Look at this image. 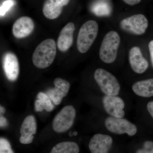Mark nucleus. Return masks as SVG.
Here are the masks:
<instances>
[{
  "label": "nucleus",
  "mask_w": 153,
  "mask_h": 153,
  "mask_svg": "<svg viewBox=\"0 0 153 153\" xmlns=\"http://www.w3.org/2000/svg\"><path fill=\"white\" fill-rule=\"evenodd\" d=\"M94 78L103 93L105 95L117 96L120 86L114 75L102 68H98L94 72Z\"/></svg>",
  "instance_id": "obj_4"
},
{
  "label": "nucleus",
  "mask_w": 153,
  "mask_h": 153,
  "mask_svg": "<svg viewBox=\"0 0 153 153\" xmlns=\"http://www.w3.org/2000/svg\"><path fill=\"white\" fill-rule=\"evenodd\" d=\"M56 45L53 39L42 41L36 47L32 57L34 65L38 68L44 69L53 63L56 55Z\"/></svg>",
  "instance_id": "obj_1"
},
{
  "label": "nucleus",
  "mask_w": 153,
  "mask_h": 153,
  "mask_svg": "<svg viewBox=\"0 0 153 153\" xmlns=\"http://www.w3.org/2000/svg\"><path fill=\"white\" fill-rule=\"evenodd\" d=\"M70 0H46L43 8V13L47 19L53 20L58 18L62 13L64 6Z\"/></svg>",
  "instance_id": "obj_14"
},
{
  "label": "nucleus",
  "mask_w": 153,
  "mask_h": 153,
  "mask_svg": "<svg viewBox=\"0 0 153 153\" xmlns=\"http://www.w3.org/2000/svg\"><path fill=\"white\" fill-rule=\"evenodd\" d=\"M120 43L119 35L115 31H110L105 36L100 49V57L105 63H111L115 60Z\"/></svg>",
  "instance_id": "obj_2"
},
{
  "label": "nucleus",
  "mask_w": 153,
  "mask_h": 153,
  "mask_svg": "<svg viewBox=\"0 0 153 153\" xmlns=\"http://www.w3.org/2000/svg\"><path fill=\"white\" fill-rule=\"evenodd\" d=\"M149 48L150 54L151 61L153 66V40L151 41L149 43Z\"/></svg>",
  "instance_id": "obj_25"
},
{
  "label": "nucleus",
  "mask_w": 153,
  "mask_h": 153,
  "mask_svg": "<svg viewBox=\"0 0 153 153\" xmlns=\"http://www.w3.org/2000/svg\"><path fill=\"white\" fill-rule=\"evenodd\" d=\"M54 84L55 88L49 89L47 91V94L54 104L59 105L68 93L70 83L65 79L57 78L54 80Z\"/></svg>",
  "instance_id": "obj_10"
},
{
  "label": "nucleus",
  "mask_w": 153,
  "mask_h": 153,
  "mask_svg": "<svg viewBox=\"0 0 153 153\" xmlns=\"http://www.w3.org/2000/svg\"><path fill=\"white\" fill-rule=\"evenodd\" d=\"M14 4L13 0H6L1 6L0 15L1 17L4 16Z\"/></svg>",
  "instance_id": "obj_22"
},
{
  "label": "nucleus",
  "mask_w": 153,
  "mask_h": 153,
  "mask_svg": "<svg viewBox=\"0 0 153 153\" xmlns=\"http://www.w3.org/2000/svg\"><path fill=\"white\" fill-rule=\"evenodd\" d=\"M38 99L35 101V110L37 112H41L44 110L49 112L54 109V105L48 95L43 92H39L37 95Z\"/></svg>",
  "instance_id": "obj_18"
},
{
  "label": "nucleus",
  "mask_w": 153,
  "mask_h": 153,
  "mask_svg": "<svg viewBox=\"0 0 153 153\" xmlns=\"http://www.w3.org/2000/svg\"><path fill=\"white\" fill-rule=\"evenodd\" d=\"M104 108L111 116L123 118L125 116V103L120 97L116 96H104L102 99Z\"/></svg>",
  "instance_id": "obj_8"
},
{
  "label": "nucleus",
  "mask_w": 153,
  "mask_h": 153,
  "mask_svg": "<svg viewBox=\"0 0 153 153\" xmlns=\"http://www.w3.org/2000/svg\"><path fill=\"white\" fill-rule=\"evenodd\" d=\"M105 125L110 132L118 134L126 133L133 136L137 131L135 125L122 118L109 117L105 120Z\"/></svg>",
  "instance_id": "obj_6"
},
{
  "label": "nucleus",
  "mask_w": 153,
  "mask_h": 153,
  "mask_svg": "<svg viewBox=\"0 0 153 153\" xmlns=\"http://www.w3.org/2000/svg\"><path fill=\"white\" fill-rule=\"evenodd\" d=\"M73 135L74 136H76L77 135V133L76 132V131H74V132L73 133Z\"/></svg>",
  "instance_id": "obj_30"
},
{
  "label": "nucleus",
  "mask_w": 153,
  "mask_h": 153,
  "mask_svg": "<svg viewBox=\"0 0 153 153\" xmlns=\"http://www.w3.org/2000/svg\"><path fill=\"white\" fill-rule=\"evenodd\" d=\"M98 25L94 20L85 22L79 29L76 47L80 53H85L88 51L97 37Z\"/></svg>",
  "instance_id": "obj_3"
},
{
  "label": "nucleus",
  "mask_w": 153,
  "mask_h": 153,
  "mask_svg": "<svg viewBox=\"0 0 153 153\" xmlns=\"http://www.w3.org/2000/svg\"><path fill=\"white\" fill-rule=\"evenodd\" d=\"M129 61L132 70L137 74H142L149 67L148 61L143 56L138 47L131 48L129 52Z\"/></svg>",
  "instance_id": "obj_11"
},
{
  "label": "nucleus",
  "mask_w": 153,
  "mask_h": 153,
  "mask_svg": "<svg viewBox=\"0 0 153 153\" xmlns=\"http://www.w3.org/2000/svg\"><path fill=\"white\" fill-rule=\"evenodd\" d=\"M37 126L36 119L33 115L27 117L23 121L20 129L22 137L34 138L33 135L36 134Z\"/></svg>",
  "instance_id": "obj_17"
},
{
  "label": "nucleus",
  "mask_w": 153,
  "mask_h": 153,
  "mask_svg": "<svg viewBox=\"0 0 153 153\" xmlns=\"http://www.w3.org/2000/svg\"><path fill=\"white\" fill-rule=\"evenodd\" d=\"M126 4L129 5L134 6L139 4L141 0H123Z\"/></svg>",
  "instance_id": "obj_24"
},
{
  "label": "nucleus",
  "mask_w": 153,
  "mask_h": 153,
  "mask_svg": "<svg viewBox=\"0 0 153 153\" xmlns=\"http://www.w3.org/2000/svg\"><path fill=\"white\" fill-rule=\"evenodd\" d=\"M74 25L72 22L67 24L60 31L57 40V46L61 52L67 51L73 43V34L75 30Z\"/></svg>",
  "instance_id": "obj_15"
},
{
  "label": "nucleus",
  "mask_w": 153,
  "mask_h": 153,
  "mask_svg": "<svg viewBox=\"0 0 153 153\" xmlns=\"http://www.w3.org/2000/svg\"><path fill=\"white\" fill-rule=\"evenodd\" d=\"M79 149L76 143L71 142H64L55 145L51 153H78Z\"/></svg>",
  "instance_id": "obj_20"
},
{
  "label": "nucleus",
  "mask_w": 153,
  "mask_h": 153,
  "mask_svg": "<svg viewBox=\"0 0 153 153\" xmlns=\"http://www.w3.org/2000/svg\"><path fill=\"white\" fill-rule=\"evenodd\" d=\"M147 109L150 114L153 118V101H151L148 103Z\"/></svg>",
  "instance_id": "obj_27"
},
{
  "label": "nucleus",
  "mask_w": 153,
  "mask_h": 153,
  "mask_svg": "<svg viewBox=\"0 0 153 153\" xmlns=\"http://www.w3.org/2000/svg\"><path fill=\"white\" fill-rule=\"evenodd\" d=\"M0 112H1V114H3L5 112V109L1 106V107H0Z\"/></svg>",
  "instance_id": "obj_28"
},
{
  "label": "nucleus",
  "mask_w": 153,
  "mask_h": 153,
  "mask_svg": "<svg viewBox=\"0 0 153 153\" xmlns=\"http://www.w3.org/2000/svg\"><path fill=\"white\" fill-rule=\"evenodd\" d=\"M69 136L70 137H72L73 136H74L73 135V133H72V132H70L69 133Z\"/></svg>",
  "instance_id": "obj_29"
},
{
  "label": "nucleus",
  "mask_w": 153,
  "mask_h": 153,
  "mask_svg": "<svg viewBox=\"0 0 153 153\" xmlns=\"http://www.w3.org/2000/svg\"><path fill=\"white\" fill-rule=\"evenodd\" d=\"M120 27L128 33L136 35H141L146 32L148 27V21L142 14H137L123 19L120 22Z\"/></svg>",
  "instance_id": "obj_7"
},
{
  "label": "nucleus",
  "mask_w": 153,
  "mask_h": 153,
  "mask_svg": "<svg viewBox=\"0 0 153 153\" xmlns=\"http://www.w3.org/2000/svg\"><path fill=\"white\" fill-rule=\"evenodd\" d=\"M8 123L7 119L2 116L0 117V127L1 128L5 127L7 126Z\"/></svg>",
  "instance_id": "obj_26"
},
{
  "label": "nucleus",
  "mask_w": 153,
  "mask_h": 153,
  "mask_svg": "<svg viewBox=\"0 0 153 153\" xmlns=\"http://www.w3.org/2000/svg\"><path fill=\"white\" fill-rule=\"evenodd\" d=\"M0 153H13L11 145L7 140L1 138L0 139Z\"/></svg>",
  "instance_id": "obj_21"
},
{
  "label": "nucleus",
  "mask_w": 153,
  "mask_h": 153,
  "mask_svg": "<svg viewBox=\"0 0 153 153\" xmlns=\"http://www.w3.org/2000/svg\"><path fill=\"white\" fill-rule=\"evenodd\" d=\"M3 68L6 76L10 81H15L19 76V66L18 58L12 52H7L4 55Z\"/></svg>",
  "instance_id": "obj_13"
},
{
  "label": "nucleus",
  "mask_w": 153,
  "mask_h": 153,
  "mask_svg": "<svg viewBox=\"0 0 153 153\" xmlns=\"http://www.w3.org/2000/svg\"><path fill=\"white\" fill-rule=\"evenodd\" d=\"M137 153H153V142L151 141L145 142L143 147L137 151Z\"/></svg>",
  "instance_id": "obj_23"
},
{
  "label": "nucleus",
  "mask_w": 153,
  "mask_h": 153,
  "mask_svg": "<svg viewBox=\"0 0 153 153\" xmlns=\"http://www.w3.org/2000/svg\"><path fill=\"white\" fill-rule=\"evenodd\" d=\"M113 140L109 136L96 134L91 139L89 149L92 153H107L112 146Z\"/></svg>",
  "instance_id": "obj_9"
},
{
  "label": "nucleus",
  "mask_w": 153,
  "mask_h": 153,
  "mask_svg": "<svg viewBox=\"0 0 153 153\" xmlns=\"http://www.w3.org/2000/svg\"><path fill=\"white\" fill-rule=\"evenodd\" d=\"M91 10L98 16H108L111 13V6L106 1L98 0L92 4Z\"/></svg>",
  "instance_id": "obj_19"
},
{
  "label": "nucleus",
  "mask_w": 153,
  "mask_h": 153,
  "mask_svg": "<svg viewBox=\"0 0 153 153\" xmlns=\"http://www.w3.org/2000/svg\"><path fill=\"white\" fill-rule=\"evenodd\" d=\"M76 111L72 105L64 107L55 116L52 127L56 132L62 133L68 130L74 122Z\"/></svg>",
  "instance_id": "obj_5"
},
{
  "label": "nucleus",
  "mask_w": 153,
  "mask_h": 153,
  "mask_svg": "<svg viewBox=\"0 0 153 153\" xmlns=\"http://www.w3.org/2000/svg\"><path fill=\"white\" fill-rule=\"evenodd\" d=\"M134 93L139 96L150 97L153 96V79L138 81L132 87Z\"/></svg>",
  "instance_id": "obj_16"
},
{
  "label": "nucleus",
  "mask_w": 153,
  "mask_h": 153,
  "mask_svg": "<svg viewBox=\"0 0 153 153\" xmlns=\"http://www.w3.org/2000/svg\"><path fill=\"white\" fill-rule=\"evenodd\" d=\"M34 27V22L30 17H21L17 19L13 25V35L17 38H25L33 32Z\"/></svg>",
  "instance_id": "obj_12"
}]
</instances>
